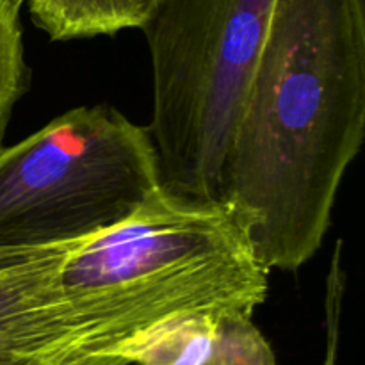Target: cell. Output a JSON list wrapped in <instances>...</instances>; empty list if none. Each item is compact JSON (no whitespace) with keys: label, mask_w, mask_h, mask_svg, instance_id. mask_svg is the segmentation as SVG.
Instances as JSON below:
<instances>
[{"label":"cell","mask_w":365,"mask_h":365,"mask_svg":"<svg viewBox=\"0 0 365 365\" xmlns=\"http://www.w3.org/2000/svg\"><path fill=\"white\" fill-rule=\"evenodd\" d=\"M20 11L0 0V148L14 106L27 89Z\"/></svg>","instance_id":"8"},{"label":"cell","mask_w":365,"mask_h":365,"mask_svg":"<svg viewBox=\"0 0 365 365\" xmlns=\"http://www.w3.org/2000/svg\"><path fill=\"white\" fill-rule=\"evenodd\" d=\"M344 291L346 273L344 267H342V241H337L330 260V271H328L327 277V294H324V327H327L324 365H337Z\"/></svg>","instance_id":"9"},{"label":"cell","mask_w":365,"mask_h":365,"mask_svg":"<svg viewBox=\"0 0 365 365\" xmlns=\"http://www.w3.org/2000/svg\"><path fill=\"white\" fill-rule=\"evenodd\" d=\"M159 185L148 128L107 103L75 107L0 148V250L102 234Z\"/></svg>","instance_id":"4"},{"label":"cell","mask_w":365,"mask_h":365,"mask_svg":"<svg viewBox=\"0 0 365 365\" xmlns=\"http://www.w3.org/2000/svg\"><path fill=\"white\" fill-rule=\"evenodd\" d=\"M4 2H7V4H9V6H13L14 9L21 11V6H24V4L27 2V0H4Z\"/></svg>","instance_id":"10"},{"label":"cell","mask_w":365,"mask_h":365,"mask_svg":"<svg viewBox=\"0 0 365 365\" xmlns=\"http://www.w3.org/2000/svg\"><path fill=\"white\" fill-rule=\"evenodd\" d=\"M61 291L78 341L96 365H123L121 349L164 321L189 314L253 316L269 271L221 202L159 185L130 216L78 242Z\"/></svg>","instance_id":"2"},{"label":"cell","mask_w":365,"mask_h":365,"mask_svg":"<svg viewBox=\"0 0 365 365\" xmlns=\"http://www.w3.org/2000/svg\"><path fill=\"white\" fill-rule=\"evenodd\" d=\"M27 4L34 25L52 41L141 29L148 11L145 0H27Z\"/></svg>","instance_id":"7"},{"label":"cell","mask_w":365,"mask_h":365,"mask_svg":"<svg viewBox=\"0 0 365 365\" xmlns=\"http://www.w3.org/2000/svg\"><path fill=\"white\" fill-rule=\"evenodd\" d=\"M353 4H356V6H362V7H365V0H351Z\"/></svg>","instance_id":"11"},{"label":"cell","mask_w":365,"mask_h":365,"mask_svg":"<svg viewBox=\"0 0 365 365\" xmlns=\"http://www.w3.org/2000/svg\"><path fill=\"white\" fill-rule=\"evenodd\" d=\"M145 2H146V7H150V4H152L153 0H145ZM146 13H148V11H146Z\"/></svg>","instance_id":"12"},{"label":"cell","mask_w":365,"mask_h":365,"mask_svg":"<svg viewBox=\"0 0 365 365\" xmlns=\"http://www.w3.org/2000/svg\"><path fill=\"white\" fill-rule=\"evenodd\" d=\"M365 135V7L278 0L221 173V200L267 271L323 245Z\"/></svg>","instance_id":"1"},{"label":"cell","mask_w":365,"mask_h":365,"mask_svg":"<svg viewBox=\"0 0 365 365\" xmlns=\"http://www.w3.org/2000/svg\"><path fill=\"white\" fill-rule=\"evenodd\" d=\"M278 0H153L141 31L152 61L148 132L160 185L220 202L239 107Z\"/></svg>","instance_id":"3"},{"label":"cell","mask_w":365,"mask_h":365,"mask_svg":"<svg viewBox=\"0 0 365 365\" xmlns=\"http://www.w3.org/2000/svg\"><path fill=\"white\" fill-rule=\"evenodd\" d=\"M78 242L0 250V365H96L61 291L64 260Z\"/></svg>","instance_id":"5"},{"label":"cell","mask_w":365,"mask_h":365,"mask_svg":"<svg viewBox=\"0 0 365 365\" xmlns=\"http://www.w3.org/2000/svg\"><path fill=\"white\" fill-rule=\"evenodd\" d=\"M120 356L123 365H277L253 316L241 312L164 321L128 342Z\"/></svg>","instance_id":"6"}]
</instances>
